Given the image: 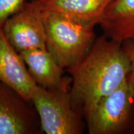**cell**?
Returning a JSON list of instances; mask_svg holds the SVG:
<instances>
[{"label": "cell", "mask_w": 134, "mask_h": 134, "mask_svg": "<svg viewBox=\"0 0 134 134\" xmlns=\"http://www.w3.org/2000/svg\"><path fill=\"white\" fill-rule=\"evenodd\" d=\"M131 65L122 43L105 36L95 40L81 62L67 69L73 108L86 119L100 100L127 79Z\"/></svg>", "instance_id": "6da1fadb"}, {"label": "cell", "mask_w": 134, "mask_h": 134, "mask_svg": "<svg viewBox=\"0 0 134 134\" xmlns=\"http://www.w3.org/2000/svg\"><path fill=\"white\" fill-rule=\"evenodd\" d=\"M44 13L47 49L63 69L79 64L94 42V28L61 15Z\"/></svg>", "instance_id": "7a4b0ae2"}, {"label": "cell", "mask_w": 134, "mask_h": 134, "mask_svg": "<svg viewBox=\"0 0 134 134\" xmlns=\"http://www.w3.org/2000/svg\"><path fill=\"white\" fill-rule=\"evenodd\" d=\"M70 86L48 90L38 86L31 102L47 134H80L83 131L81 114L73 108Z\"/></svg>", "instance_id": "3957f363"}, {"label": "cell", "mask_w": 134, "mask_h": 134, "mask_svg": "<svg viewBox=\"0 0 134 134\" xmlns=\"http://www.w3.org/2000/svg\"><path fill=\"white\" fill-rule=\"evenodd\" d=\"M2 31L18 52L46 48L45 13L41 0L26 1L18 12L6 20Z\"/></svg>", "instance_id": "277c9868"}, {"label": "cell", "mask_w": 134, "mask_h": 134, "mask_svg": "<svg viewBox=\"0 0 134 134\" xmlns=\"http://www.w3.org/2000/svg\"><path fill=\"white\" fill-rule=\"evenodd\" d=\"M134 102V93L127 79L103 99L86 119L90 134L119 132L128 122Z\"/></svg>", "instance_id": "5b68a950"}, {"label": "cell", "mask_w": 134, "mask_h": 134, "mask_svg": "<svg viewBox=\"0 0 134 134\" xmlns=\"http://www.w3.org/2000/svg\"><path fill=\"white\" fill-rule=\"evenodd\" d=\"M27 100L0 82V134H34L42 132L39 119Z\"/></svg>", "instance_id": "8992f818"}, {"label": "cell", "mask_w": 134, "mask_h": 134, "mask_svg": "<svg viewBox=\"0 0 134 134\" xmlns=\"http://www.w3.org/2000/svg\"><path fill=\"white\" fill-rule=\"evenodd\" d=\"M0 82L29 102L37 86L19 52L8 41L2 29H0Z\"/></svg>", "instance_id": "52a82bcc"}, {"label": "cell", "mask_w": 134, "mask_h": 134, "mask_svg": "<svg viewBox=\"0 0 134 134\" xmlns=\"http://www.w3.org/2000/svg\"><path fill=\"white\" fill-rule=\"evenodd\" d=\"M19 53L38 86L48 90L71 86V78L63 76V68L47 48L27 50Z\"/></svg>", "instance_id": "ba28073f"}, {"label": "cell", "mask_w": 134, "mask_h": 134, "mask_svg": "<svg viewBox=\"0 0 134 134\" xmlns=\"http://www.w3.org/2000/svg\"><path fill=\"white\" fill-rule=\"evenodd\" d=\"M43 9L88 27L99 24L113 0H41Z\"/></svg>", "instance_id": "9c48e42d"}, {"label": "cell", "mask_w": 134, "mask_h": 134, "mask_svg": "<svg viewBox=\"0 0 134 134\" xmlns=\"http://www.w3.org/2000/svg\"><path fill=\"white\" fill-rule=\"evenodd\" d=\"M99 25L109 39L120 43L134 41V0H113Z\"/></svg>", "instance_id": "30bf717a"}, {"label": "cell", "mask_w": 134, "mask_h": 134, "mask_svg": "<svg viewBox=\"0 0 134 134\" xmlns=\"http://www.w3.org/2000/svg\"><path fill=\"white\" fill-rule=\"evenodd\" d=\"M27 0H0V29L8 18L18 12Z\"/></svg>", "instance_id": "8fae6325"}, {"label": "cell", "mask_w": 134, "mask_h": 134, "mask_svg": "<svg viewBox=\"0 0 134 134\" xmlns=\"http://www.w3.org/2000/svg\"><path fill=\"white\" fill-rule=\"evenodd\" d=\"M123 47L125 52L129 57L131 61V71L128 78L127 81L134 93V42L132 41H127L124 42Z\"/></svg>", "instance_id": "7c38bea8"}]
</instances>
